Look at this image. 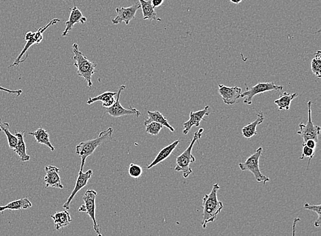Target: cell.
Listing matches in <instances>:
<instances>
[{"label":"cell","instance_id":"1","mask_svg":"<svg viewBox=\"0 0 321 236\" xmlns=\"http://www.w3.org/2000/svg\"><path fill=\"white\" fill-rule=\"evenodd\" d=\"M220 189L219 185L214 184L213 185V189L209 194H206L203 198L202 207L203 220L202 225L203 228L205 229L209 223H213L223 209V203L218 200L217 193Z\"/></svg>","mask_w":321,"mask_h":236},{"label":"cell","instance_id":"2","mask_svg":"<svg viewBox=\"0 0 321 236\" xmlns=\"http://www.w3.org/2000/svg\"><path fill=\"white\" fill-rule=\"evenodd\" d=\"M112 133H113V128H108L107 129L102 131L95 140L81 142L76 146L75 154L80 156L82 160L80 172H83V168L85 165L86 158L93 154L99 146L105 144V143L110 142L114 140L112 137Z\"/></svg>","mask_w":321,"mask_h":236},{"label":"cell","instance_id":"3","mask_svg":"<svg viewBox=\"0 0 321 236\" xmlns=\"http://www.w3.org/2000/svg\"><path fill=\"white\" fill-rule=\"evenodd\" d=\"M74 56V66L77 68V73L79 77H83L84 80L87 82V85L89 88L93 86L92 82V76L95 73V68L97 64L92 62L87 58L80 52L79 49L78 45L74 43L72 46Z\"/></svg>","mask_w":321,"mask_h":236},{"label":"cell","instance_id":"4","mask_svg":"<svg viewBox=\"0 0 321 236\" xmlns=\"http://www.w3.org/2000/svg\"><path fill=\"white\" fill-rule=\"evenodd\" d=\"M204 128H201L195 132L193 138L192 139L190 145L187 148L186 150L182 154L179 155L176 158V165L175 167L176 172H181L184 178H188V176L192 174L193 171L190 168V164L195 163L196 159L195 156L192 154V149L196 142H198L202 136Z\"/></svg>","mask_w":321,"mask_h":236},{"label":"cell","instance_id":"5","mask_svg":"<svg viewBox=\"0 0 321 236\" xmlns=\"http://www.w3.org/2000/svg\"><path fill=\"white\" fill-rule=\"evenodd\" d=\"M59 22V19H52L48 24H47L45 26H44V27L40 28V29H38L36 32L28 31V32L26 33V36H25V40H26V45L24 46L22 52H21V54L19 55L18 57H17V59H16L15 61H14L13 64L8 66V68L18 66L19 64H21V63H22V58H23V56H24L25 54H26V58H28V49L31 48L33 45L39 44L40 42L43 40V33L45 32L46 30L50 27L51 26H54V25H56Z\"/></svg>","mask_w":321,"mask_h":236},{"label":"cell","instance_id":"6","mask_svg":"<svg viewBox=\"0 0 321 236\" xmlns=\"http://www.w3.org/2000/svg\"><path fill=\"white\" fill-rule=\"evenodd\" d=\"M262 154V148H258L246 161L243 163H239V167L242 171H250L253 174L254 177L257 182H263L264 185L266 182H269L270 178L260 172L259 161H260Z\"/></svg>","mask_w":321,"mask_h":236},{"label":"cell","instance_id":"7","mask_svg":"<svg viewBox=\"0 0 321 236\" xmlns=\"http://www.w3.org/2000/svg\"><path fill=\"white\" fill-rule=\"evenodd\" d=\"M312 101L308 102V121L306 124L300 123L298 135L302 137L303 143L308 140H314L318 142L319 136L321 133V127L314 124L312 120Z\"/></svg>","mask_w":321,"mask_h":236},{"label":"cell","instance_id":"8","mask_svg":"<svg viewBox=\"0 0 321 236\" xmlns=\"http://www.w3.org/2000/svg\"><path fill=\"white\" fill-rule=\"evenodd\" d=\"M97 195L98 193L95 190H87L83 196V200L85 204L79 207L78 212H86L89 215L93 221V228H94L95 233L98 234V236H102L100 233V227H99L96 218H95V199H96Z\"/></svg>","mask_w":321,"mask_h":236},{"label":"cell","instance_id":"9","mask_svg":"<svg viewBox=\"0 0 321 236\" xmlns=\"http://www.w3.org/2000/svg\"><path fill=\"white\" fill-rule=\"evenodd\" d=\"M283 86H277L273 82L259 83L253 87L249 88L246 85V91L242 93L241 98H245L244 103L250 105L254 96L262 93L273 90L282 91Z\"/></svg>","mask_w":321,"mask_h":236},{"label":"cell","instance_id":"10","mask_svg":"<svg viewBox=\"0 0 321 236\" xmlns=\"http://www.w3.org/2000/svg\"><path fill=\"white\" fill-rule=\"evenodd\" d=\"M126 88V86L122 85L120 86L119 91H118L117 94H116L117 97H116L115 103L112 106L107 108V112L109 115L112 116V117L119 118L122 117V116L130 115H135L137 117H139L141 116L140 112L137 110V109L130 107V108L126 109L121 106V104H120V96H121L122 91L124 90Z\"/></svg>","mask_w":321,"mask_h":236},{"label":"cell","instance_id":"11","mask_svg":"<svg viewBox=\"0 0 321 236\" xmlns=\"http://www.w3.org/2000/svg\"><path fill=\"white\" fill-rule=\"evenodd\" d=\"M139 9H141V4L139 2H136L128 8L118 7L116 8L117 15L115 18L112 19V24L118 25L124 22L126 26H128L132 20L135 19L136 13Z\"/></svg>","mask_w":321,"mask_h":236},{"label":"cell","instance_id":"12","mask_svg":"<svg viewBox=\"0 0 321 236\" xmlns=\"http://www.w3.org/2000/svg\"><path fill=\"white\" fill-rule=\"evenodd\" d=\"M92 175H93V170H89L87 172H83L79 171L78 176H77V178L76 182H75V187L73 191H72L70 197L67 200V202L63 204V207H64L67 210H69L70 209V204L71 202H72V200H73L74 197H75L76 194L78 193L79 191L82 189V188H84V186H86L87 185L88 182L90 178H91Z\"/></svg>","mask_w":321,"mask_h":236},{"label":"cell","instance_id":"13","mask_svg":"<svg viewBox=\"0 0 321 236\" xmlns=\"http://www.w3.org/2000/svg\"><path fill=\"white\" fill-rule=\"evenodd\" d=\"M218 93L223 99V103L228 105H234L241 98L242 89L238 86L227 87L224 85L218 86Z\"/></svg>","mask_w":321,"mask_h":236},{"label":"cell","instance_id":"14","mask_svg":"<svg viewBox=\"0 0 321 236\" xmlns=\"http://www.w3.org/2000/svg\"><path fill=\"white\" fill-rule=\"evenodd\" d=\"M46 175L44 177V182L45 183V188L49 187L59 188L63 189L64 186L62 184L61 177L59 173L61 172L59 168L53 165H47L45 167Z\"/></svg>","mask_w":321,"mask_h":236},{"label":"cell","instance_id":"15","mask_svg":"<svg viewBox=\"0 0 321 236\" xmlns=\"http://www.w3.org/2000/svg\"><path fill=\"white\" fill-rule=\"evenodd\" d=\"M209 106L208 105L204 107V109H202V110H199L198 112H190L189 119L183 124V135H187V134L189 133L190 129H191L193 126L198 127L199 125H200L201 121L202 120L206 121V119H204V118L206 116L209 115Z\"/></svg>","mask_w":321,"mask_h":236},{"label":"cell","instance_id":"16","mask_svg":"<svg viewBox=\"0 0 321 236\" xmlns=\"http://www.w3.org/2000/svg\"><path fill=\"white\" fill-rule=\"evenodd\" d=\"M71 12L70 18L68 22L65 23V28L64 31L62 33L63 36H68L69 32L73 28L74 25L76 24H84L86 22V18L83 15L82 12L77 8L76 5H74L73 8H70Z\"/></svg>","mask_w":321,"mask_h":236},{"label":"cell","instance_id":"17","mask_svg":"<svg viewBox=\"0 0 321 236\" xmlns=\"http://www.w3.org/2000/svg\"><path fill=\"white\" fill-rule=\"evenodd\" d=\"M179 140L175 141L174 142H173L172 144H171L170 145L166 146L163 149H162L160 151V152L158 153L156 157L155 158V159L151 162V164H149V165H147V168L148 170L152 168V167L156 166L158 164L161 163L162 162L165 161V160L168 158L170 155L172 154L173 151H174V149L176 148V147L178 146V144H179Z\"/></svg>","mask_w":321,"mask_h":236},{"label":"cell","instance_id":"18","mask_svg":"<svg viewBox=\"0 0 321 236\" xmlns=\"http://www.w3.org/2000/svg\"><path fill=\"white\" fill-rule=\"evenodd\" d=\"M26 131L19 132L15 131V135L17 138V146L13 149L16 154L18 155L22 162H28L31 160V156L26 152V146L24 142V134Z\"/></svg>","mask_w":321,"mask_h":236},{"label":"cell","instance_id":"19","mask_svg":"<svg viewBox=\"0 0 321 236\" xmlns=\"http://www.w3.org/2000/svg\"><path fill=\"white\" fill-rule=\"evenodd\" d=\"M117 92H112V91H106L103 94L99 95L98 96H95L94 98H90L88 101L86 102L87 105H91V104L95 103V102H102V106L108 108L113 105L115 103V98L114 96H116Z\"/></svg>","mask_w":321,"mask_h":236},{"label":"cell","instance_id":"20","mask_svg":"<svg viewBox=\"0 0 321 236\" xmlns=\"http://www.w3.org/2000/svg\"><path fill=\"white\" fill-rule=\"evenodd\" d=\"M264 120V116L263 113L259 112V114H257V119L253 121V122L246 125L242 129V134H243V137L246 139H250L252 137L256 135L257 134L256 130L257 126L262 124Z\"/></svg>","mask_w":321,"mask_h":236},{"label":"cell","instance_id":"21","mask_svg":"<svg viewBox=\"0 0 321 236\" xmlns=\"http://www.w3.org/2000/svg\"><path fill=\"white\" fill-rule=\"evenodd\" d=\"M51 218L54 221V225L56 230H61L63 227L68 226L72 221L71 217L68 210L61 211L56 212L55 214L51 215Z\"/></svg>","mask_w":321,"mask_h":236},{"label":"cell","instance_id":"22","mask_svg":"<svg viewBox=\"0 0 321 236\" xmlns=\"http://www.w3.org/2000/svg\"><path fill=\"white\" fill-rule=\"evenodd\" d=\"M148 119L144 120L143 123L144 125L149 124L151 121H155V122L158 123V124L162 125V126L167 127L168 129L170 130L171 132H175L174 128L173 127L172 125L169 124L167 118L165 117L161 113L156 111V112H147Z\"/></svg>","mask_w":321,"mask_h":236},{"label":"cell","instance_id":"23","mask_svg":"<svg viewBox=\"0 0 321 236\" xmlns=\"http://www.w3.org/2000/svg\"><path fill=\"white\" fill-rule=\"evenodd\" d=\"M33 206L31 201L27 198L20 199L10 202L6 206H0V212L5 210H22L27 209Z\"/></svg>","mask_w":321,"mask_h":236},{"label":"cell","instance_id":"24","mask_svg":"<svg viewBox=\"0 0 321 236\" xmlns=\"http://www.w3.org/2000/svg\"><path fill=\"white\" fill-rule=\"evenodd\" d=\"M28 134L33 135L38 144L47 146L51 151H55V148L54 147L49 140V135L47 130L43 129V128H39L35 132H29Z\"/></svg>","mask_w":321,"mask_h":236},{"label":"cell","instance_id":"25","mask_svg":"<svg viewBox=\"0 0 321 236\" xmlns=\"http://www.w3.org/2000/svg\"><path fill=\"white\" fill-rule=\"evenodd\" d=\"M139 3L141 4V8L143 11L144 20H158L160 21V19L157 17V13L153 8L151 4V0H139Z\"/></svg>","mask_w":321,"mask_h":236},{"label":"cell","instance_id":"26","mask_svg":"<svg viewBox=\"0 0 321 236\" xmlns=\"http://www.w3.org/2000/svg\"><path fill=\"white\" fill-rule=\"evenodd\" d=\"M297 96V93L290 94V93L284 92L283 95L280 96L279 99L275 100L274 103L278 107L279 110L285 109V111H288L290 109L291 102Z\"/></svg>","mask_w":321,"mask_h":236},{"label":"cell","instance_id":"27","mask_svg":"<svg viewBox=\"0 0 321 236\" xmlns=\"http://www.w3.org/2000/svg\"><path fill=\"white\" fill-rule=\"evenodd\" d=\"M0 127H1L2 131L4 132L5 135H6L10 148L12 149H15L18 140H17V138L15 135H12L10 133L9 124L8 123L1 122V119H0Z\"/></svg>","mask_w":321,"mask_h":236},{"label":"cell","instance_id":"28","mask_svg":"<svg viewBox=\"0 0 321 236\" xmlns=\"http://www.w3.org/2000/svg\"><path fill=\"white\" fill-rule=\"evenodd\" d=\"M311 69L314 75L317 76L319 79L321 77V52L318 51L315 54V57L311 61Z\"/></svg>","mask_w":321,"mask_h":236},{"label":"cell","instance_id":"29","mask_svg":"<svg viewBox=\"0 0 321 236\" xmlns=\"http://www.w3.org/2000/svg\"><path fill=\"white\" fill-rule=\"evenodd\" d=\"M304 208L306 209H309V210L313 211L316 214L318 215V218L316 220L314 225L315 227H319L321 226V205L315 206V205H310V204L308 203L304 204Z\"/></svg>","mask_w":321,"mask_h":236},{"label":"cell","instance_id":"30","mask_svg":"<svg viewBox=\"0 0 321 236\" xmlns=\"http://www.w3.org/2000/svg\"><path fill=\"white\" fill-rule=\"evenodd\" d=\"M144 126L146 127V132L151 135H158L161 131L162 128L164 127L162 125L155 122V121H151Z\"/></svg>","mask_w":321,"mask_h":236},{"label":"cell","instance_id":"31","mask_svg":"<svg viewBox=\"0 0 321 236\" xmlns=\"http://www.w3.org/2000/svg\"><path fill=\"white\" fill-rule=\"evenodd\" d=\"M128 174L133 178H139L143 174L142 167L136 164L131 163L129 166Z\"/></svg>","mask_w":321,"mask_h":236},{"label":"cell","instance_id":"32","mask_svg":"<svg viewBox=\"0 0 321 236\" xmlns=\"http://www.w3.org/2000/svg\"><path fill=\"white\" fill-rule=\"evenodd\" d=\"M315 149L310 148L308 146L303 145V149H302V154L301 156H300V159L303 160L305 158H309V161H308V166L307 167H309L310 161H311L312 158L315 156Z\"/></svg>","mask_w":321,"mask_h":236},{"label":"cell","instance_id":"33","mask_svg":"<svg viewBox=\"0 0 321 236\" xmlns=\"http://www.w3.org/2000/svg\"><path fill=\"white\" fill-rule=\"evenodd\" d=\"M0 91H6V92L9 93V94H15L17 96H19L22 94V89L10 90V89H6V88L1 87V86H0Z\"/></svg>","mask_w":321,"mask_h":236},{"label":"cell","instance_id":"34","mask_svg":"<svg viewBox=\"0 0 321 236\" xmlns=\"http://www.w3.org/2000/svg\"><path fill=\"white\" fill-rule=\"evenodd\" d=\"M317 143L314 140H308L306 142L303 143V145L308 146L310 148L315 149L317 148Z\"/></svg>","mask_w":321,"mask_h":236},{"label":"cell","instance_id":"35","mask_svg":"<svg viewBox=\"0 0 321 236\" xmlns=\"http://www.w3.org/2000/svg\"><path fill=\"white\" fill-rule=\"evenodd\" d=\"M300 221H301V219L299 217L294 218L293 223H292V236H296V226H297L298 222Z\"/></svg>","mask_w":321,"mask_h":236},{"label":"cell","instance_id":"36","mask_svg":"<svg viewBox=\"0 0 321 236\" xmlns=\"http://www.w3.org/2000/svg\"><path fill=\"white\" fill-rule=\"evenodd\" d=\"M151 2L153 8H156L161 6L164 2V0H151Z\"/></svg>","mask_w":321,"mask_h":236},{"label":"cell","instance_id":"37","mask_svg":"<svg viewBox=\"0 0 321 236\" xmlns=\"http://www.w3.org/2000/svg\"><path fill=\"white\" fill-rule=\"evenodd\" d=\"M229 1L233 3H235V4H239L240 3L242 2L243 0H229Z\"/></svg>","mask_w":321,"mask_h":236},{"label":"cell","instance_id":"38","mask_svg":"<svg viewBox=\"0 0 321 236\" xmlns=\"http://www.w3.org/2000/svg\"><path fill=\"white\" fill-rule=\"evenodd\" d=\"M1 131H2V130H1V127H0V132H1Z\"/></svg>","mask_w":321,"mask_h":236},{"label":"cell","instance_id":"39","mask_svg":"<svg viewBox=\"0 0 321 236\" xmlns=\"http://www.w3.org/2000/svg\"><path fill=\"white\" fill-rule=\"evenodd\" d=\"M64 1H68V0H64Z\"/></svg>","mask_w":321,"mask_h":236}]
</instances>
